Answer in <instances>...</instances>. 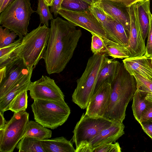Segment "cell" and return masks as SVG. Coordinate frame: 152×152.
I'll return each mask as SVG.
<instances>
[{"label": "cell", "instance_id": "6da1fadb", "mask_svg": "<svg viewBox=\"0 0 152 152\" xmlns=\"http://www.w3.org/2000/svg\"><path fill=\"white\" fill-rule=\"evenodd\" d=\"M50 32L43 57L47 73H59L63 71L72 58L81 31L72 23L57 17L51 20Z\"/></svg>", "mask_w": 152, "mask_h": 152}, {"label": "cell", "instance_id": "7a4b0ae2", "mask_svg": "<svg viewBox=\"0 0 152 152\" xmlns=\"http://www.w3.org/2000/svg\"><path fill=\"white\" fill-rule=\"evenodd\" d=\"M107 107L102 116L113 121L123 122L127 105L137 90L135 79L120 64L116 75L111 84Z\"/></svg>", "mask_w": 152, "mask_h": 152}, {"label": "cell", "instance_id": "3957f363", "mask_svg": "<svg viewBox=\"0 0 152 152\" xmlns=\"http://www.w3.org/2000/svg\"><path fill=\"white\" fill-rule=\"evenodd\" d=\"M50 28L41 24L22 38L17 50V58L23 59L29 68H34L43 58L47 48Z\"/></svg>", "mask_w": 152, "mask_h": 152}, {"label": "cell", "instance_id": "277c9868", "mask_svg": "<svg viewBox=\"0 0 152 152\" xmlns=\"http://www.w3.org/2000/svg\"><path fill=\"white\" fill-rule=\"evenodd\" d=\"M105 56V53L94 54L90 57L85 70L77 80L72 100L82 109L86 108L92 97Z\"/></svg>", "mask_w": 152, "mask_h": 152}, {"label": "cell", "instance_id": "5b68a950", "mask_svg": "<svg viewBox=\"0 0 152 152\" xmlns=\"http://www.w3.org/2000/svg\"><path fill=\"white\" fill-rule=\"evenodd\" d=\"M31 107L35 121L52 129L64 124L70 113V108L64 100L36 99Z\"/></svg>", "mask_w": 152, "mask_h": 152}, {"label": "cell", "instance_id": "8992f818", "mask_svg": "<svg viewBox=\"0 0 152 152\" xmlns=\"http://www.w3.org/2000/svg\"><path fill=\"white\" fill-rule=\"evenodd\" d=\"M35 12L30 0H15L0 13V24L23 38L28 33L31 17Z\"/></svg>", "mask_w": 152, "mask_h": 152}, {"label": "cell", "instance_id": "52a82bcc", "mask_svg": "<svg viewBox=\"0 0 152 152\" xmlns=\"http://www.w3.org/2000/svg\"><path fill=\"white\" fill-rule=\"evenodd\" d=\"M26 111L14 113L5 126L0 129V152H12L23 137L29 121Z\"/></svg>", "mask_w": 152, "mask_h": 152}, {"label": "cell", "instance_id": "ba28073f", "mask_svg": "<svg viewBox=\"0 0 152 152\" xmlns=\"http://www.w3.org/2000/svg\"><path fill=\"white\" fill-rule=\"evenodd\" d=\"M114 122L102 117H92L83 113L73 131L72 139L76 148L81 143H89L102 130L110 127Z\"/></svg>", "mask_w": 152, "mask_h": 152}, {"label": "cell", "instance_id": "9c48e42d", "mask_svg": "<svg viewBox=\"0 0 152 152\" xmlns=\"http://www.w3.org/2000/svg\"><path fill=\"white\" fill-rule=\"evenodd\" d=\"M58 14L72 23L80 27L103 39L106 38L105 31L102 24L89 10L83 11H73L61 7Z\"/></svg>", "mask_w": 152, "mask_h": 152}, {"label": "cell", "instance_id": "30bf717a", "mask_svg": "<svg viewBox=\"0 0 152 152\" xmlns=\"http://www.w3.org/2000/svg\"><path fill=\"white\" fill-rule=\"evenodd\" d=\"M28 90L34 100H64L63 93L54 80L46 75H42L38 80L31 82Z\"/></svg>", "mask_w": 152, "mask_h": 152}, {"label": "cell", "instance_id": "8fae6325", "mask_svg": "<svg viewBox=\"0 0 152 152\" xmlns=\"http://www.w3.org/2000/svg\"><path fill=\"white\" fill-rule=\"evenodd\" d=\"M130 20V28L128 46L129 57L144 56L145 53L146 46L142 30L135 11L134 5L128 7Z\"/></svg>", "mask_w": 152, "mask_h": 152}, {"label": "cell", "instance_id": "7c38bea8", "mask_svg": "<svg viewBox=\"0 0 152 152\" xmlns=\"http://www.w3.org/2000/svg\"><path fill=\"white\" fill-rule=\"evenodd\" d=\"M6 76L0 82V98L5 94L18 81L34 68L28 67L23 59H17L6 66Z\"/></svg>", "mask_w": 152, "mask_h": 152}, {"label": "cell", "instance_id": "4fadbf2b", "mask_svg": "<svg viewBox=\"0 0 152 152\" xmlns=\"http://www.w3.org/2000/svg\"><path fill=\"white\" fill-rule=\"evenodd\" d=\"M111 87V84L105 83L93 94L86 108V115L94 117H102L107 105Z\"/></svg>", "mask_w": 152, "mask_h": 152}, {"label": "cell", "instance_id": "5bb4252c", "mask_svg": "<svg viewBox=\"0 0 152 152\" xmlns=\"http://www.w3.org/2000/svg\"><path fill=\"white\" fill-rule=\"evenodd\" d=\"M95 3L109 16L120 23L129 33L130 20L127 7L109 0H98Z\"/></svg>", "mask_w": 152, "mask_h": 152}, {"label": "cell", "instance_id": "9a60e30c", "mask_svg": "<svg viewBox=\"0 0 152 152\" xmlns=\"http://www.w3.org/2000/svg\"><path fill=\"white\" fill-rule=\"evenodd\" d=\"M126 69L131 75H139L152 81V66L151 59L144 55L140 57H128L123 60Z\"/></svg>", "mask_w": 152, "mask_h": 152}, {"label": "cell", "instance_id": "2e32d148", "mask_svg": "<svg viewBox=\"0 0 152 152\" xmlns=\"http://www.w3.org/2000/svg\"><path fill=\"white\" fill-rule=\"evenodd\" d=\"M124 128L123 122L115 121L110 127L102 130L88 144L94 150V148L98 146L115 142L124 134Z\"/></svg>", "mask_w": 152, "mask_h": 152}, {"label": "cell", "instance_id": "e0dca14e", "mask_svg": "<svg viewBox=\"0 0 152 152\" xmlns=\"http://www.w3.org/2000/svg\"><path fill=\"white\" fill-rule=\"evenodd\" d=\"M33 71H31L18 81L5 94L0 98V113L3 114L4 112L9 110L11 102L19 94L24 90H28Z\"/></svg>", "mask_w": 152, "mask_h": 152}, {"label": "cell", "instance_id": "ac0fdd59", "mask_svg": "<svg viewBox=\"0 0 152 152\" xmlns=\"http://www.w3.org/2000/svg\"><path fill=\"white\" fill-rule=\"evenodd\" d=\"M104 28L106 38L124 47H128L129 33L120 23L111 18Z\"/></svg>", "mask_w": 152, "mask_h": 152}, {"label": "cell", "instance_id": "d6986e66", "mask_svg": "<svg viewBox=\"0 0 152 152\" xmlns=\"http://www.w3.org/2000/svg\"><path fill=\"white\" fill-rule=\"evenodd\" d=\"M120 64L119 61L109 59L105 56L99 73L93 94L103 84L112 83L116 75Z\"/></svg>", "mask_w": 152, "mask_h": 152}, {"label": "cell", "instance_id": "ffe728a7", "mask_svg": "<svg viewBox=\"0 0 152 152\" xmlns=\"http://www.w3.org/2000/svg\"><path fill=\"white\" fill-rule=\"evenodd\" d=\"M150 0H143L134 4L135 12L145 40L149 32L151 13Z\"/></svg>", "mask_w": 152, "mask_h": 152}, {"label": "cell", "instance_id": "44dd1931", "mask_svg": "<svg viewBox=\"0 0 152 152\" xmlns=\"http://www.w3.org/2000/svg\"><path fill=\"white\" fill-rule=\"evenodd\" d=\"M45 152H75L70 142L63 137L40 140Z\"/></svg>", "mask_w": 152, "mask_h": 152}, {"label": "cell", "instance_id": "7402d4cb", "mask_svg": "<svg viewBox=\"0 0 152 152\" xmlns=\"http://www.w3.org/2000/svg\"><path fill=\"white\" fill-rule=\"evenodd\" d=\"M52 133L51 130L36 121L31 120L27 124L23 137H32L42 140L51 138Z\"/></svg>", "mask_w": 152, "mask_h": 152}, {"label": "cell", "instance_id": "603a6c76", "mask_svg": "<svg viewBox=\"0 0 152 152\" xmlns=\"http://www.w3.org/2000/svg\"><path fill=\"white\" fill-rule=\"evenodd\" d=\"M22 38H19L11 44L0 48V67L6 66L17 59V50Z\"/></svg>", "mask_w": 152, "mask_h": 152}, {"label": "cell", "instance_id": "cb8c5ba5", "mask_svg": "<svg viewBox=\"0 0 152 152\" xmlns=\"http://www.w3.org/2000/svg\"><path fill=\"white\" fill-rule=\"evenodd\" d=\"M148 94L137 89L133 97L132 110L135 119L139 123L149 103V100L146 99Z\"/></svg>", "mask_w": 152, "mask_h": 152}, {"label": "cell", "instance_id": "d4e9b609", "mask_svg": "<svg viewBox=\"0 0 152 152\" xmlns=\"http://www.w3.org/2000/svg\"><path fill=\"white\" fill-rule=\"evenodd\" d=\"M103 39L104 53L114 58L123 59L130 57V53L126 47L106 38Z\"/></svg>", "mask_w": 152, "mask_h": 152}, {"label": "cell", "instance_id": "484cf974", "mask_svg": "<svg viewBox=\"0 0 152 152\" xmlns=\"http://www.w3.org/2000/svg\"><path fill=\"white\" fill-rule=\"evenodd\" d=\"M16 147L19 152H45L40 140L32 137H23Z\"/></svg>", "mask_w": 152, "mask_h": 152}, {"label": "cell", "instance_id": "4316f807", "mask_svg": "<svg viewBox=\"0 0 152 152\" xmlns=\"http://www.w3.org/2000/svg\"><path fill=\"white\" fill-rule=\"evenodd\" d=\"M28 91H23L15 97L10 104L9 110L14 113L26 111L27 107Z\"/></svg>", "mask_w": 152, "mask_h": 152}, {"label": "cell", "instance_id": "83f0119b", "mask_svg": "<svg viewBox=\"0 0 152 152\" xmlns=\"http://www.w3.org/2000/svg\"><path fill=\"white\" fill-rule=\"evenodd\" d=\"M44 0H38V6L36 12L39 15L40 24L49 27V21L53 18L49 7Z\"/></svg>", "mask_w": 152, "mask_h": 152}, {"label": "cell", "instance_id": "f1b7e54d", "mask_svg": "<svg viewBox=\"0 0 152 152\" xmlns=\"http://www.w3.org/2000/svg\"><path fill=\"white\" fill-rule=\"evenodd\" d=\"M91 5L82 0H64L61 7L73 11H83L89 10Z\"/></svg>", "mask_w": 152, "mask_h": 152}, {"label": "cell", "instance_id": "f546056e", "mask_svg": "<svg viewBox=\"0 0 152 152\" xmlns=\"http://www.w3.org/2000/svg\"><path fill=\"white\" fill-rule=\"evenodd\" d=\"M18 35L14 32L11 31L8 28H3L0 26V48L7 46L15 40Z\"/></svg>", "mask_w": 152, "mask_h": 152}, {"label": "cell", "instance_id": "4dcf8cb0", "mask_svg": "<svg viewBox=\"0 0 152 152\" xmlns=\"http://www.w3.org/2000/svg\"><path fill=\"white\" fill-rule=\"evenodd\" d=\"M133 75L136 80L137 90L148 94L152 93V81L138 74Z\"/></svg>", "mask_w": 152, "mask_h": 152}, {"label": "cell", "instance_id": "1f68e13d", "mask_svg": "<svg viewBox=\"0 0 152 152\" xmlns=\"http://www.w3.org/2000/svg\"><path fill=\"white\" fill-rule=\"evenodd\" d=\"M89 9L101 23L103 28L111 18L95 3L91 5Z\"/></svg>", "mask_w": 152, "mask_h": 152}, {"label": "cell", "instance_id": "d6a6232c", "mask_svg": "<svg viewBox=\"0 0 152 152\" xmlns=\"http://www.w3.org/2000/svg\"><path fill=\"white\" fill-rule=\"evenodd\" d=\"M92 35L91 50L94 54L104 53L105 47L103 38L94 34Z\"/></svg>", "mask_w": 152, "mask_h": 152}, {"label": "cell", "instance_id": "836d02e7", "mask_svg": "<svg viewBox=\"0 0 152 152\" xmlns=\"http://www.w3.org/2000/svg\"><path fill=\"white\" fill-rule=\"evenodd\" d=\"M121 148L117 142L106 143L94 148L93 152H121Z\"/></svg>", "mask_w": 152, "mask_h": 152}, {"label": "cell", "instance_id": "e575fe53", "mask_svg": "<svg viewBox=\"0 0 152 152\" xmlns=\"http://www.w3.org/2000/svg\"><path fill=\"white\" fill-rule=\"evenodd\" d=\"M145 56L152 58V15L151 14L149 29L148 34V38L146 46Z\"/></svg>", "mask_w": 152, "mask_h": 152}, {"label": "cell", "instance_id": "d590c367", "mask_svg": "<svg viewBox=\"0 0 152 152\" xmlns=\"http://www.w3.org/2000/svg\"><path fill=\"white\" fill-rule=\"evenodd\" d=\"M139 123L144 132L152 139V120H145Z\"/></svg>", "mask_w": 152, "mask_h": 152}, {"label": "cell", "instance_id": "8d00e7d4", "mask_svg": "<svg viewBox=\"0 0 152 152\" xmlns=\"http://www.w3.org/2000/svg\"><path fill=\"white\" fill-rule=\"evenodd\" d=\"M146 120H152V102L149 100L148 104L142 114L139 123Z\"/></svg>", "mask_w": 152, "mask_h": 152}, {"label": "cell", "instance_id": "74e56055", "mask_svg": "<svg viewBox=\"0 0 152 152\" xmlns=\"http://www.w3.org/2000/svg\"><path fill=\"white\" fill-rule=\"evenodd\" d=\"M64 0H54L52 5L50 6V10L51 13H53L55 18L57 17L58 12L61 7Z\"/></svg>", "mask_w": 152, "mask_h": 152}, {"label": "cell", "instance_id": "f35d334b", "mask_svg": "<svg viewBox=\"0 0 152 152\" xmlns=\"http://www.w3.org/2000/svg\"><path fill=\"white\" fill-rule=\"evenodd\" d=\"M119 3L126 7L134 5L137 1L142 0H109Z\"/></svg>", "mask_w": 152, "mask_h": 152}, {"label": "cell", "instance_id": "ab89813d", "mask_svg": "<svg viewBox=\"0 0 152 152\" xmlns=\"http://www.w3.org/2000/svg\"><path fill=\"white\" fill-rule=\"evenodd\" d=\"M15 0H4L2 4L0 6V13L2 12L8 6Z\"/></svg>", "mask_w": 152, "mask_h": 152}, {"label": "cell", "instance_id": "60d3db41", "mask_svg": "<svg viewBox=\"0 0 152 152\" xmlns=\"http://www.w3.org/2000/svg\"><path fill=\"white\" fill-rule=\"evenodd\" d=\"M6 72V66L0 67V82L5 77Z\"/></svg>", "mask_w": 152, "mask_h": 152}, {"label": "cell", "instance_id": "b9f144b4", "mask_svg": "<svg viewBox=\"0 0 152 152\" xmlns=\"http://www.w3.org/2000/svg\"><path fill=\"white\" fill-rule=\"evenodd\" d=\"M7 122L3 116V114L0 113V129L4 127Z\"/></svg>", "mask_w": 152, "mask_h": 152}, {"label": "cell", "instance_id": "7bdbcfd3", "mask_svg": "<svg viewBox=\"0 0 152 152\" xmlns=\"http://www.w3.org/2000/svg\"><path fill=\"white\" fill-rule=\"evenodd\" d=\"M88 3L90 5L96 2L98 0H82Z\"/></svg>", "mask_w": 152, "mask_h": 152}, {"label": "cell", "instance_id": "ee69618b", "mask_svg": "<svg viewBox=\"0 0 152 152\" xmlns=\"http://www.w3.org/2000/svg\"><path fill=\"white\" fill-rule=\"evenodd\" d=\"M54 0H44L45 3L49 6H50Z\"/></svg>", "mask_w": 152, "mask_h": 152}, {"label": "cell", "instance_id": "f6af8a7d", "mask_svg": "<svg viewBox=\"0 0 152 152\" xmlns=\"http://www.w3.org/2000/svg\"><path fill=\"white\" fill-rule=\"evenodd\" d=\"M146 99L152 102V93H149L147 94Z\"/></svg>", "mask_w": 152, "mask_h": 152}, {"label": "cell", "instance_id": "bcb514c9", "mask_svg": "<svg viewBox=\"0 0 152 152\" xmlns=\"http://www.w3.org/2000/svg\"><path fill=\"white\" fill-rule=\"evenodd\" d=\"M4 0H0V6L2 4Z\"/></svg>", "mask_w": 152, "mask_h": 152}, {"label": "cell", "instance_id": "7dc6e473", "mask_svg": "<svg viewBox=\"0 0 152 152\" xmlns=\"http://www.w3.org/2000/svg\"><path fill=\"white\" fill-rule=\"evenodd\" d=\"M151 64L152 66V58H150Z\"/></svg>", "mask_w": 152, "mask_h": 152}, {"label": "cell", "instance_id": "c3c4849f", "mask_svg": "<svg viewBox=\"0 0 152 152\" xmlns=\"http://www.w3.org/2000/svg\"></svg>", "mask_w": 152, "mask_h": 152}]
</instances>
